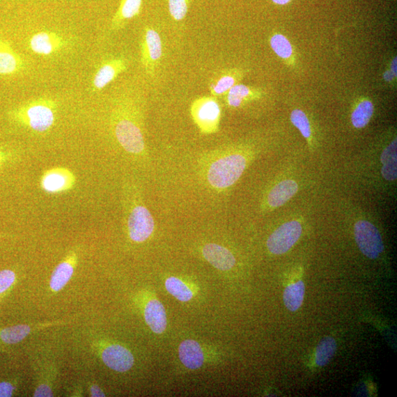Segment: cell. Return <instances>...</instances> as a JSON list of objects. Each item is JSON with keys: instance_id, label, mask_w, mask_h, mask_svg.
I'll return each instance as SVG.
<instances>
[{"instance_id": "33", "label": "cell", "mask_w": 397, "mask_h": 397, "mask_svg": "<svg viewBox=\"0 0 397 397\" xmlns=\"http://www.w3.org/2000/svg\"><path fill=\"white\" fill-rule=\"evenodd\" d=\"M33 396L35 397H49L53 396V393L50 387L44 384L36 389Z\"/></svg>"}, {"instance_id": "23", "label": "cell", "mask_w": 397, "mask_h": 397, "mask_svg": "<svg viewBox=\"0 0 397 397\" xmlns=\"http://www.w3.org/2000/svg\"><path fill=\"white\" fill-rule=\"evenodd\" d=\"M306 287L302 281L286 287L283 293L285 306L290 311H297L303 302Z\"/></svg>"}, {"instance_id": "16", "label": "cell", "mask_w": 397, "mask_h": 397, "mask_svg": "<svg viewBox=\"0 0 397 397\" xmlns=\"http://www.w3.org/2000/svg\"><path fill=\"white\" fill-rule=\"evenodd\" d=\"M145 321L153 332L162 334L167 325L166 313L162 303L157 299L150 300L144 310Z\"/></svg>"}, {"instance_id": "9", "label": "cell", "mask_w": 397, "mask_h": 397, "mask_svg": "<svg viewBox=\"0 0 397 397\" xmlns=\"http://www.w3.org/2000/svg\"><path fill=\"white\" fill-rule=\"evenodd\" d=\"M76 183L73 172L68 168L56 167L47 170L41 178L42 189L48 194H60L71 190Z\"/></svg>"}, {"instance_id": "26", "label": "cell", "mask_w": 397, "mask_h": 397, "mask_svg": "<svg viewBox=\"0 0 397 397\" xmlns=\"http://www.w3.org/2000/svg\"><path fill=\"white\" fill-rule=\"evenodd\" d=\"M165 286L170 295L181 302H189L193 297L191 289L177 277L168 278Z\"/></svg>"}, {"instance_id": "7", "label": "cell", "mask_w": 397, "mask_h": 397, "mask_svg": "<svg viewBox=\"0 0 397 397\" xmlns=\"http://www.w3.org/2000/svg\"><path fill=\"white\" fill-rule=\"evenodd\" d=\"M302 233V225L299 220L287 221L275 230L267 240V248L274 255H282L298 242Z\"/></svg>"}, {"instance_id": "35", "label": "cell", "mask_w": 397, "mask_h": 397, "mask_svg": "<svg viewBox=\"0 0 397 397\" xmlns=\"http://www.w3.org/2000/svg\"><path fill=\"white\" fill-rule=\"evenodd\" d=\"M394 76L391 71H387L384 74V79H385L387 81H391L394 78Z\"/></svg>"}, {"instance_id": "15", "label": "cell", "mask_w": 397, "mask_h": 397, "mask_svg": "<svg viewBox=\"0 0 397 397\" xmlns=\"http://www.w3.org/2000/svg\"><path fill=\"white\" fill-rule=\"evenodd\" d=\"M205 259L216 269L221 271L231 270L235 264V258L231 251L223 246L210 243L203 248Z\"/></svg>"}, {"instance_id": "4", "label": "cell", "mask_w": 397, "mask_h": 397, "mask_svg": "<svg viewBox=\"0 0 397 397\" xmlns=\"http://www.w3.org/2000/svg\"><path fill=\"white\" fill-rule=\"evenodd\" d=\"M221 114L220 104L215 97L198 98L191 106L193 121L203 134H214L218 132Z\"/></svg>"}, {"instance_id": "21", "label": "cell", "mask_w": 397, "mask_h": 397, "mask_svg": "<svg viewBox=\"0 0 397 397\" xmlns=\"http://www.w3.org/2000/svg\"><path fill=\"white\" fill-rule=\"evenodd\" d=\"M226 102L229 107L238 108L244 103L259 96L257 91L241 84H236L227 93Z\"/></svg>"}, {"instance_id": "3", "label": "cell", "mask_w": 397, "mask_h": 397, "mask_svg": "<svg viewBox=\"0 0 397 397\" xmlns=\"http://www.w3.org/2000/svg\"><path fill=\"white\" fill-rule=\"evenodd\" d=\"M114 122L116 138L123 148L132 155L143 153V132L132 107L127 104L121 105L115 112Z\"/></svg>"}, {"instance_id": "17", "label": "cell", "mask_w": 397, "mask_h": 397, "mask_svg": "<svg viewBox=\"0 0 397 397\" xmlns=\"http://www.w3.org/2000/svg\"><path fill=\"white\" fill-rule=\"evenodd\" d=\"M179 357L182 364L188 368L197 369L204 363V354L198 343L194 340H185L180 343Z\"/></svg>"}, {"instance_id": "29", "label": "cell", "mask_w": 397, "mask_h": 397, "mask_svg": "<svg viewBox=\"0 0 397 397\" xmlns=\"http://www.w3.org/2000/svg\"><path fill=\"white\" fill-rule=\"evenodd\" d=\"M290 121L300 131L304 139H311V127L309 119L302 111L296 109L290 114Z\"/></svg>"}, {"instance_id": "37", "label": "cell", "mask_w": 397, "mask_h": 397, "mask_svg": "<svg viewBox=\"0 0 397 397\" xmlns=\"http://www.w3.org/2000/svg\"><path fill=\"white\" fill-rule=\"evenodd\" d=\"M391 72L394 73V75L396 76V58H395L391 64Z\"/></svg>"}, {"instance_id": "19", "label": "cell", "mask_w": 397, "mask_h": 397, "mask_svg": "<svg viewBox=\"0 0 397 397\" xmlns=\"http://www.w3.org/2000/svg\"><path fill=\"white\" fill-rule=\"evenodd\" d=\"M143 0H121L120 5L111 22V29L120 30L128 21L138 17L141 11Z\"/></svg>"}, {"instance_id": "6", "label": "cell", "mask_w": 397, "mask_h": 397, "mask_svg": "<svg viewBox=\"0 0 397 397\" xmlns=\"http://www.w3.org/2000/svg\"><path fill=\"white\" fill-rule=\"evenodd\" d=\"M355 242L361 253L370 259H376L382 253L384 245L378 229L372 222L361 219L354 225Z\"/></svg>"}, {"instance_id": "24", "label": "cell", "mask_w": 397, "mask_h": 397, "mask_svg": "<svg viewBox=\"0 0 397 397\" xmlns=\"http://www.w3.org/2000/svg\"><path fill=\"white\" fill-rule=\"evenodd\" d=\"M374 106L372 102L364 100L357 104L351 116V120L355 128L365 127L372 118Z\"/></svg>"}, {"instance_id": "38", "label": "cell", "mask_w": 397, "mask_h": 397, "mask_svg": "<svg viewBox=\"0 0 397 397\" xmlns=\"http://www.w3.org/2000/svg\"><path fill=\"white\" fill-rule=\"evenodd\" d=\"M3 156H5L4 153L1 150H0V164H1L3 162Z\"/></svg>"}, {"instance_id": "11", "label": "cell", "mask_w": 397, "mask_h": 397, "mask_svg": "<svg viewBox=\"0 0 397 397\" xmlns=\"http://www.w3.org/2000/svg\"><path fill=\"white\" fill-rule=\"evenodd\" d=\"M127 61L123 58H113L104 61L99 66L93 78L92 87L94 91H100L127 69Z\"/></svg>"}, {"instance_id": "14", "label": "cell", "mask_w": 397, "mask_h": 397, "mask_svg": "<svg viewBox=\"0 0 397 397\" xmlns=\"http://www.w3.org/2000/svg\"><path fill=\"white\" fill-rule=\"evenodd\" d=\"M25 68L22 57L13 49L10 42L0 36V75H13Z\"/></svg>"}, {"instance_id": "28", "label": "cell", "mask_w": 397, "mask_h": 397, "mask_svg": "<svg viewBox=\"0 0 397 397\" xmlns=\"http://www.w3.org/2000/svg\"><path fill=\"white\" fill-rule=\"evenodd\" d=\"M270 45L276 54L281 59H287L293 56V49L288 40L281 34L274 35Z\"/></svg>"}, {"instance_id": "32", "label": "cell", "mask_w": 397, "mask_h": 397, "mask_svg": "<svg viewBox=\"0 0 397 397\" xmlns=\"http://www.w3.org/2000/svg\"><path fill=\"white\" fill-rule=\"evenodd\" d=\"M15 387L8 382H0V397L11 396Z\"/></svg>"}, {"instance_id": "1", "label": "cell", "mask_w": 397, "mask_h": 397, "mask_svg": "<svg viewBox=\"0 0 397 397\" xmlns=\"http://www.w3.org/2000/svg\"><path fill=\"white\" fill-rule=\"evenodd\" d=\"M255 155L254 150L245 145L212 150L201 158V176L212 190L227 191L242 178Z\"/></svg>"}, {"instance_id": "2", "label": "cell", "mask_w": 397, "mask_h": 397, "mask_svg": "<svg viewBox=\"0 0 397 397\" xmlns=\"http://www.w3.org/2000/svg\"><path fill=\"white\" fill-rule=\"evenodd\" d=\"M57 103L49 98L32 100L10 112L12 120L37 132L50 130L56 121Z\"/></svg>"}, {"instance_id": "10", "label": "cell", "mask_w": 397, "mask_h": 397, "mask_svg": "<svg viewBox=\"0 0 397 397\" xmlns=\"http://www.w3.org/2000/svg\"><path fill=\"white\" fill-rule=\"evenodd\" d=\"M68 45V40L61 35L52 31H40L33 35L29 40L32 52L40 56L55 54Z\"/></svg>"}, {"instance_id": "13", "label": "cell", "mask_w": 397, "mask_h": 397, "mask_svg": "<svg viewBox=\"0 0 397 397\" xmlns=\"http://www.w3.org/2000/svg\"><path fill=\"white\" fill-rule=\"evenodd\" d=\"M104 364L118 373H125L134 364V357L125 348L114 344L106 348L102 353Z\"/></svg>"}, {"instance_id": "25", "label": "cell", "mask_w": 397, "mask_h": 397, "mask_svg": "<svg viewBox=\"0 0 397 397\" xmlns=\"http://www.w3.org/2000/svg\"><path fill=\"white\" fill-rule=\"evenodd\" d=\"M337 343L332 337H326L322 340L316 348V364L319 366H325L336 352Z\"/></svg>"}, {"instance_id": "18", "label": "cell", "mask_w": 397, "mask_h": 397, "mask_svg": "<svg viewBox=\"0 0 397 397\" xmlns=\"http://www.w3.org/2000/svg\"><path fill=\"white\" fill-rule=\"evenodd\" d=\"M380 174L386 181L394 182L397 178V144L394 139L384 148L380 156Z\"/></svg>"}, {"instance_id": "12", "label": "cell", "mask_w": 397, "mask_h": 397, "mask_svg": "<svg viewBox=\"0 0 397 397\" xmlns=\"http://www.w3.org/2000/svg\"><path fill=\"white\" fill-rule=\"evenodd\" d=\"M299 185L293 179H286L274 184L265 196V210H274L285 205L298 192Z\"/></svg>"}, {"instance_id": "20", "label": "cell", "mask_w": 397, "mask_h": 397, "mask_svg": "<svg viewBox=\"0 0 397 397\" xmlns=\"http://www.w3.org/2000/svg\"><path fill=\"white\" fill-rule=\"evenodd\" d=\"M238 77L234 71H223L212 78L210 84V91L212 96L218 98L224 95L236 85Z\"/></svg>"}, {"instance_id": "27", "label": "cell", "mask_w": 397, "mask_h": 397, "mask_svg": "<svg viewBox=\"0 0 397 397\" xmlns=\"http://www.w3.org/2000/svg\"><path fill=\"white\" fill-rule=\"evenodd\" d=\"M31 332V327L29 325L13 326L0 331V338L6 343L15 344L24 340Z\"/></svg>"}, {"instance_id": "30", "label": "cell", "mask_w": 397, "mask_h": 397, "mask_svg": "<svg viewBox=\"0 0 397 397\" xmlns=\"http://www.w3.org/2000/svg\"><path fill=\"white\" fill-rule=\"evenodd\" d=\"M192 0H169L170 15L176 21H182L187 17Z\"/></svg>"}, {"instance_id": "31", "label": "cell", "mask_w": 397, "mask_h": 397, "mask_svg": "<svg viewBox=\"0 0 397 397\" xmlns=\"http://www.w3.org/2000/svg\"><path fill=\"white\" fill-rule=\"evenodd\" d=\"M16 281V274L11 270L0 271V294L5 293Z\"/></svg>"}, {"instance_id": "5", "label": "cell", "mask_w": 397, "mask_h": 397, "mask_svg": "<svg viewBox=\"0 0 397 397\" xmlns=\"http://www.w3.org/2000/svg\"><path fill=\"white\" fill-rule=\"evenodd\" d=\"M127 228L130 240L143 243L155 230V221L149 209L141 201H135L127 212Z\"/></svg>"}, {"instance_id": "8", "label": "cell", "mask_w": 397, "mask_h": 397, "mask_svg": "<svg viewBox=\"0 0 397 397\" xmlns=\"http://www.w3.org/2000/svg\"><path fill=\"white\" fill-rule=\"evenodd\" d=\"M163 54L160 35L151 28L145 29L141 42V60L146 71L154 74Z\"/></svg>"}, {"instance_id": "34", "label": "cell", "mask_w": 397, "mask_h": 397, "mask_svg": "<svg viewBox=\"0 0 397 397\" xmlns=\"http://www.w3.org/2000/svg\"><path fill=\"white\" fill-rule=\"evenodd\" d=\"M90 391L91 395L93 397H101L105 396L101 389L96 385L92 386L90 389Z\"/></svg>"}, {"instance_id": "36", "label": "cell", "mask_w": 397, "mask_h": 397, "mask_svg": "<svg viewBox=\"0 0 397 397\" xmlns=\"http://www.w3.org/2000/svg\"><path fill=\"white\" fill-rule=\"evenodd\" d=\"M272 1L277 5H286L288 4L290 0H272Z\"/></svg>"}, {"instance_id": "22", "label": "cell", "mask_w": 397, "mask_h": 397, "mask_svg": "<svg viewBox=\"0 0 397 397\" xmlns=\"http://www.w3.org/2000/svg\"><path fill=\"white\" fill-rule=\"evenodd\" d=\"M73 274V263L68 260L63 261L58 265L52 274L49 282L50 288L55 293H58L68 283Z\"/></svg>"}]
</instances>
